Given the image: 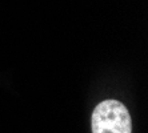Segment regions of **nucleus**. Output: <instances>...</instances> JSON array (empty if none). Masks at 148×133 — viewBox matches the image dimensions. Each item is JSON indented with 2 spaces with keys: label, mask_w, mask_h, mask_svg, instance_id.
<instances>
[{
  "label": "nucleus",
  "mask_w": 148,
  "mask_h": 133,
  "mask_svg": "<svg viewBox=\"0 0 148 133\" xmlns=\"http://www.w3.org/2000/svg\"><path fill=\"white\" fill-rule=\"evenodd\" d=\"M92 133H132L131 115L117 100H106L93 109Z\"/></svg>",
  "instance_id": "1"
}]
</instances>
